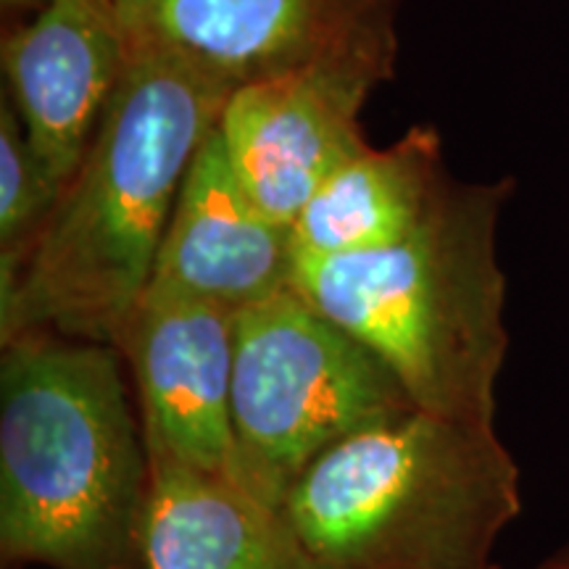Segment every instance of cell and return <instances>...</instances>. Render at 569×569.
<instances>
[{"instance_id":"obj_14","label":"cell","mask_w":569,"mask_h":569,"mask_svg":"<svg viewBox=\"0 0 569 569\" xmlns=\"http://www.w3.org/2000/svg\"><path fill=\"white\" fill-rule=\"evenodd\" d=\"M536 569H569V543L565 549H559L553 557H549L543 565H538Z\"/></svg>"},{"instance_id":"obj_5","label":"cell","mask_w":569,"mask_h":569,"mask_svg":"<svg viewBox=\"0 0 569 569\" xmlns=\"http://www.w3.org/2000/svg\"><path fill=\"white\" fill-rule=\"evenodd\" d=\"M411 407L361 340L290 288L234 315V475L269 507L340 440Z\"/></svg>"},{"instance_id":"obj_2","label":"cell","mask_w":569,"mask_h":569,"mask_svg":"<svg viewBox=\"0 0 569 569\" xmlns=\"http://www.w3.org/2000/svg\"><path fill=\"white\" fill-rule=\"evenodd\" d=\"M151 459L117 346L30 332L0 361V549L53 569H134Z\"/></svg>"},{"instance_id":"obj_8","label":"cell","mask_w":569,"mask_h":569,"mask_svg":"<svg viewBox=\"0 0 569 569\" xmlns=\"http://www.w3.org/2000/svg\"><path fill=\"white\" fill-rule=\"evenodd\" d=\"M380 82L367 69L322 67L232 92L219 134L256 209L290 230L319 188L369 148L359 113Z\"/></svg>"},{"instance_id":"obj_15","label":"cell","mask_w":569,"mask_h":569,"mask_svg":"<svg viewBox=\"0 0 569 569\" xmlns=\"http://www.w3.org/2000/svg\"><path fill=\"white\" fill-rule=\"evenodd\" d=\"M3 9H30V6H42L46 0H0Z\"/></svg>"},{"instance_id":"obj_7","label":"cell","mask_w":569,"mask_h":569,"mask_svg":"<svg viewBox=\"0 0 569 569\" xmlns=\"http://www.w3.org/2000/svg\"><path fill=\"white\" fill-rule=\"evenodd\" d=\"M117 348L134 382L148 459L238 482L234 311L148 284Z\"/></svg>"},{"instance_id":"obj_10","label":"cell","mask_w":569,"mask_h":569,"mask_svg":"<svg viewBox=\"0 0 569 569\" xmlns=\"http://www.w3.org/2000/svg\"><path fill=\"white\" fill-rule=\"evenodd\" d=\"M290 274V230L248 198L217 124L184 177L151 284L238 315L288 290Z\"/></svg>"},{"instance_id":"obj_9","label":"cell","mask_w":569,"mask_h":569,"mask_svg":"<svg viewBox=\"0 0 569 569\" xmlns=\"http://www.w3.org/2000/svg\"><path fill=\"white\" fill-rule=\"evenodd\" d=\"M124 61L117 0H46L32 24L3 40L13 106L63 188L88 153Z\"/></svg>"},{"instance_id":"obj_11","label":"cell","mask_w":569,"mask_h":569,"mask_svg":"<svg viewBox=\"0 0 569 569\" xmlns=\"http://www.w3.org/2000/svg\"><path fill=\"white\" fill-rule=\"evenodd\" d=\"M142 569H325L282 509L234 480L151 461Z\"/></svg>"},{"instance_id":"obj_13","label":"cell","mask_w":569,"mask_h":569,"mask_svg":"<svg viewBox=\"0 0 569 569\" xmlns=\"http://www.w3.org/2000/svg\"><path fill=\"white\" fill-rule=\"evenodd\" d=\"M61 193L63 184L34 153L19 113L0 106V267L17 264Z\"/></svg>"},{"instance_id":"obj_6","label":"cell","mask_w":569,"mask_h":569,"mask_svg":"<svg viewBox=\"0 0 569 569\" xmlns=\"http://www.w3.org/2000/svg\"><path fill=\"white\" fill-rule=\"evenodd\" d=\"M127 48L167 53L232 92L303 69L393 77L398 0H117Z\"/></svg>"},{"instance_id":"obj_1","label":"cell","mask_w":569,"mask_h":569,"mask_svg":"<svg viewBox=\"0 0 569 569\" xmlns=\"http://www.w3.org/2000/svg\"><path fill=\"white\" fill-rule=\"evenodd\" d=\"M232 90L167 53L127 48L88 153L11 267H0V338L117 346L153 280L190 163Z\"/></svg>"},{"instance_id":"obj_4","label":"cell","mask_w":569,"mask_h":569,"mask_svg":"<svg viewBox=\"0 0 569 569\" xmlns=\"http://www.w3.org/2000/svg\"><path fill=\"white\" fill-rule=\"evenodd\" d=\"M282 515L325 569H498L522 472L496 427L411 407L325 451Z\"/></svg>"},{"instance_id":"obj_3","label":"cell","mask_w":569,"mask_h":569,"mask_svg":"<svg viewBox=\"0 0 569 569\" xmlns=\"http://www.w3.org/2000/svg\"><path fill=\"white\" fill-rule=\"evenodd\" d=\"M509 182H446L415 232L377 251L298 259L290 290L361 340L430 415L496 427L507 361L498 217Z\"/></svg>"},{"instance_id":"obj_12","label":"cell","mask_w":569,"mask_h":569,"mask_svg":"<svg viewBox=\"0 0 569 569\" xmlns=\"http://www.w3.org/2000/svg\"><path fill=\"white\" fill-rule=\"evenodd\" d=\"M448 177L432 127H411L390 148H367L327 180L290 224L293 261L393 246L422 224Z\"/></svg>"}]
</instances>
